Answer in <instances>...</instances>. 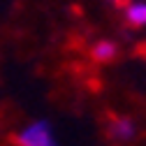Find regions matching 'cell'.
I'll return each mask as SVG.
<instances>
[{"mask_svg":"<svg viewBox=\"0 0 146 146\" xmlns=\"http://www.w3.org/2000/svg\"><path fill=\"white\" fill-rule=\"evenodd\" d=\"M16 146H58L49 121H35L14 137Z\"/></svg>","mask_w":146,"mask_h":146,"instance_id":"cell-1","label":"cell"},{"mask_svg":"<svg viewBox=\"0 0 146 146\" xmlns=\"http://www.w3.org/2000/svg\"><path fill=\"white\" fill-rule=\"evenodd\" d=\"M109 135H111V139H116V141H130L137 135V125H135L132 118L118 116V118H114L111 123H109Z\"/></svg>","mask_w":146,"mask_h":146,"instance_id":"cell-2","label":"cell"},{"mask_svg":"<svg viewBox=\"0 0 146 146\" xmlns=\"http://www.w3.org/2000/svg\"><path fill=\"white\" fill-rule=\"evenodd\" d=\"M125 19L130 26H146V3L139 0V3H130L125 9Z\"/></svg>","mask_w":146,"mask_h":146,"instance_id":"cell-3","label":"cell"},{"mask_svg":"<svg viewBox=\"0 0 146 146\" xmlns=\"http://www.w3.org/2000/svg\"><path fill=\"white\" fill-rule=\"evenodd\" d=\"M93 58H95L98 63H107V60L116 58V44L109 42V40H100V42L93 46Z\"/></svg>","mask_w":146,"mask_h":146,"instance_id":"cell-4","label":"cell"}]
</instances>
